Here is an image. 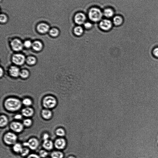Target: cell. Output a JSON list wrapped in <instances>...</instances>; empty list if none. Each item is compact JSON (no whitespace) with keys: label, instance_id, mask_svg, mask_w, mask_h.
Returning <instances> with one entry per match:
<instances>
[{"label":"cell","instance_id":"obj_1","mask_svg":"<svg viewBox=\"0 0 158 158\" xmlns=\"http://www.w3.org/2000/svg\"><path fill=\"white\" fill-rule=\"evenodd\" d=\"M22 104V102L19 99L12 98L7 99L4 103L5 109L12 112L18 111L21 107Z\"/></svg>","mask_w":158,"mask_h":158},{"label":"cell","instance_id":"obj_2","mask_svg":"<svg viewBox=\"0 0 158 158\" xmlns=\"http://www.w3.org/2000/svg\"><path fill=\"white\" fill-rule=\"evenodd\" d=\"M103 16L102 12L98 8L93 7L89 11V18L93 22H97L99 21L101 19Z\"/></svg>","mask_w":158,"mask_h":158},{"label":"cell","instance_id":"obj_3","mask_svg":"<svg viewBox=\"0 0 158 158\" xmlns=\"http://www.w3.org/2000/svg\"><path fill=\"white\" fill-rule=\"evenodd\" d=\"M43 105L46 109H51L55 107L57 101L56 99L51 96L45 97L43 101Z\"/></svg>","mask_w":158,"mask_h":158},{"label":"cell","instance_id":"obj_4","mask_svg":"<svg viewBox=\"0 0 158 158\" xmlns=\"http://www.w3.org/2000/svg\"><path fill=\"white\" fill-rule=\"evenodd\" d=\"M17 139V136L11 132L7 133L3 136L4 142L8 145H14L16 143Z\"/></svg>","mask_w":158,"mask_h":158},{"label":"cell","instance_id":"obj_5","mask_svg":"<svg viewBox=\"0 0 158 158\" xmlns=\"http://www.w3.org/2000/svg\"><path fill=\"white\" fill-rule=\"evenodd\" d=\"M39 144L38 140L34 138L29 139L27 142H25L23 144L24 146L27 147L32 150L36 149L38 147Z\"/></svg>","mask_w":158,"mask_h":158},{"label":"cell","instance_id":"obj_6","mask_svg":"<svg viewBox=\"0 0 158 158\" xmlns=\"http://www.w3.org/2000/svg\"><path fill=\"white\" fill-rule=\"evenodd\" d=\"M113 24L109 20H103L101 21L99 24V26L102 30L105 31H108L111 30Z\"/></svg>","mask_w":158,"mask_h":158},{"label":"cell","instance_id":"obj_7","mask_svg":"<svg viewBox=\"0 0 158 158\" xmlns=\"http://www.w3.org/2000/svg\"><path fill=\"white\" fill-rule=\"evenodd\" d=\"M11 46L14 51H19L22 49L24 44L21 41L18 39H15L12 40L11 43Z\"/></svg>","mask_w":158,"mask_h":158},{"label":"cell","instance_id":"obj_8","mask_svg":"<svg viewBox=\"0 0 158 158\" xmlns=\"http://www.w3.org/2000/svg\"><path fill=\"white\" fill-rule=\"evenodd\" d=\"M12 60L15 64L21 65L24 63L25 58L22 54H16L12 57Z\"/></svg>","mask_w":158,"mask_h":158},{"label":"cell","instance_id":"obj_9","mask_svg":"<svg viewBox=\"0 0 158 158\" xmlns=\"http://www.w3.org/2000/svg\"><path fill=\"white\" fill-rule=\"evenodd\" d=\"M11 130L16 132H20L22 131L24 129V125L18 122H14L10 124Z\"/></svg>","mask_w":158,"mask_h":158},{"label":"cell","instance_id":"obj_10","mask_svg":"<svg viewBox=\"0 0 158 158\" xmlns=\"http://www.w3.org/2000/svg\"><path fill=\"white\" fill-rule=\"evenodd\" d=\"M86 20V15L81 12L77 14L74 16L75 22L78 25H81L85 23Z\"/></svg>","mask_w":158,"mask_h":158},{"label":"cell","instance_id":"obj_11","mask_svg":"<svg viewBox=\"0 0 158 158\" xmlns=\"http://www.w3.org/2000/svg\"><path fill=\"white\" fill-rule=\"evenodd\" d=\"M37 30L41 34H45L49 31V27L47 23H41L37 25Z\"/></svg>","mask_w":158,"mask_h":158},{"label":"cell","instance_id":"obj_12","mask_svg":"<svg viewBox=\"0 0 158 158\" xmlns=\"http://www.w3.org/2000/svg\"><path fill=\"white\" fill-rule=\"evenodd\" d=\"M66 142L65 140L62 138L57 139L55 142V148L58 149H63L66 147Z\"/></svg>","mask_w":158,"mask_h":158},{"label":"cell","instance_id":"obj_13","mask_svg":"<svg viewBox=\"0 0 158 158\" xmlns=\"http://www.w3.org/2000/svg\"><path fill=\"white\" fill-rule=\"evenodd\" d=\"M22 115L26 117H30L34 113V111L32 108L29 107L24 108L22 111Z\"/></svg>","mask_w":158,"mask_h":158},{"label":"cell","instance_id":"obj_14","mask_svg":"<svg viewBox=\"0 0 158 158\" xmlns=\"http://www.w3.org/2000/svg\"><path fill=\"white\" fill-rule=\"evenodd\" d=\"M9 72L11 75L14 77L20 76V71L19 69L16 66H12L10 67Z\"/></svg>","mask_w":158,"mask_h":158},{"label":"cell","instance_id":"obj_15","mask_svg":"<svg viewBox=\"0 0 158 158\" xmlns=\"http://www.w3.org/2000/svg\"><path fill=\"white\" fill-rule=\"evenodd\" d=\"M41 115L44 119L48 120L51 118L52 114L51 111L47 109H43L42 111Z\"/></svg>","mask_w":158,"mask_h":158},{"label":"cell","instance_id":"obj_16","mask_svg":"<svg viewBox=\"0 0 158 158\" xmlns=\"http://www.w3.org/2000/svg\"><path fill=\"white\" fill-rule=\"evenodd\" d=\"M43 148L47 150H51L53 148V143L52 141L49 140H44L43 143Z\"/></svg>","mask_w":158,"mask_h":158},{"label":"cell","instance_id":"obj_17","mask_svg":"<svg viewBox=\"0 0 158 158\" xmlns=\"http://www.w3.org/2000/svg\"><path fill=\"white\" fill-rule=\"evenodd\" d=\"M32 47L36 51H40L43 48V45L39 41H35L32 44Z\"/></svg>","mask_w":158,"mask_h":158},{"label":"cell","instance_id":"obj_18","mask_svg":"<svg viewBox=\"0 0 158 158\" xmlns=\"http://www.w3.org/2000/svg\"><path fill=\"white\" fill-rule=\"evenodd\" d=\"M103 14L106 18H111L113 16L114 12L111 8H107L104 10Z\"/></svg>","mask_w":158,"mask_h":158},{"label":"cell","instance_id":"obj_19","mask_svg":"<svg viewBox=\"0 0 158 158\" xmlns=\"http://www.w3.org/2000/svg\"><path fill=\"white\" fill-rule=\"evenodd\" d=\"M123 22V18L120 16H116L114 18L113 22L114 24L116 26L121 25Z\"/></svg>","mask_w":158,"mask_h":158},{"label":"cell","instance_id":"obj_20","mask_svg":"<svg viewBox=\"0 0 158 158\" xmlns=\"http://www.w3.org/2000/svg\"><path fill=\"white\" fill-rule=\"evenodd\" d=\"M0 126L4 127L6 126L8 123V120L5 115H2L0 117Z\"/></svg>","mask_w":158,"mask_h":158},{"label":"cell","instance_id":"obj_21","mask_svg":"<svg viewBox=\"0 0 158 158\" xmlns=\"http://www.w3.org/2000/svg\"><path fill=\"white\" fill-rule=\"evenodd\" d=\"M84 32V29L80 26H76L74 29V34L78 36H80L82 35Z\"/></svg>","mask_w":158,"mask_h":158},{"label":"cell","instance_id":"obj_22","mask_svg":"<svg viewBox=\"0 0 158 158\" xmlns=\"http://www.w3.org/2000/svg\"><path fill=\"white\" fill-rule=\"evenodd\" d=\"M64 156L63 153L59 151H55L51 154L52 158H63Z\"/></svg>","mask_w":158,"mask_h":158},{"label":"cell","instance_id":"obj_23","mask_svg":"<svg viewBox=\"0 0 158 158\" xmlns=\"http://www.w3.org/2000/svg\"><path fill=\"white\" fill-rule=\"evenodd\" d=\"M36 58L32 56L28 57L26 59V61L28 64L30 65L35 64L36 62Z\"/></svg>","mask_w":158,"mask_h":158},{"label":"cell","instance_id":"obj_24","mask_svg":"<svg viewBox=\"0 0 158 158\" xmlns=\"http://www.w3.org/2000/svg\"><path fill=\"white\" fill-rule=\"evenodd\" d=\"M49 34L52 36L56 37L59 34V32L57 28H53L49 30Z\"/></svg>","mask_w":158,"mask_h":158},{"label":"cell","instance_id":"obj_25","mask_svg":"<svg viewBox=\"0 0 158 158\" xmlns=\"http://www.w3.org/2000/svg\"><path fill=\"white\" fill-rule=\"evenodd\" d=\"M22 148V145L18 143H16L15 144L13 147L14 151L16 153H20Z\"/></svg>","mask_w":158,"mask_h":158},{"label":"cell","instance_id":"obj_26","mask_svg":"<svg viewBox=\"0 0 158 158\" xmlns=\"http://www.w3.org/2000/svg\"><path fill=\"white\" fill-rule=\"evenodd\" d=\"M56 134L58 136L63 137L65 135V132L63 129L60 128L56 130Z\"/></svg>","mask_w":158,"mask_h":158},{"label":"cell","instance_id":"obj_27","mask_svg":"<svg viewBox=\"0 0 158 158\" xmlns=\"http://www.w3.org/2000/svg\"><path fill=\"white\" fill-rule=\"evenodd\" d=\"M22 103L25 106L28 107L32 105V102L31 99L27 98L23 99L22 101Z\"/></svg>","mask_w":158,"mask_h":158},{"label":"cell","instance_id":"obj_28","mask_svg":"<svg viewBox=\"0 0 158 158\" xmlns=\"http://www.w3.org/2000/svg\"><path fill=\"white\" fill-rule=\"evenodd\" d=\"M20 76L22 78H27L29 76V72L26 70H23L20 72Z\"/></svg>","mask_w":158,"mask_h":158},{"label":"cell","instance_id":"obj_29","mask_svg":"<svg viewBox=\"0 0 158 158\" xmlns=\"http://www.w3.org/2000/svg\"><path fill=\"white\" fill-rule=\"evenodd\" d=\"M32 124V120L29 119L24 120L23 122L24 126L26 127H29L31 126Z\"/></svg>","mask_w":158,"mask_h":158},{"label":"cell","instance_id":"obj_30","mask_svg":"<svg viewBox=\"0 0 158 158\" xmlns=\"http://www.w3.org/2000/svg\"><path fill=\"white\" fill-rule=\"evenodd\" d=\"M30 152L29 149L27 148H23L22 150L20 152L21 155L22 156L27 155Z\"/></svg>","mask_w":158,"mask_h":158},{"label":"cell","instance_id":"obj_31","mask_svg":"<svg viewBox=\"0 0 158 158\" xmlns=\"http://www.w3.org/2000/svg\"><path fill=\"white\" fill-rule=\"evenodd\" d=\"M8 18L7 16L5 14H1L0 16V21L1 23H5L7 22Z\"/></svg>","mask_w":158,"mask_h":158},{"label":"cell","instance_id":"obj_32","mask_svg":"<svg viewBox=\"0 0 158 158\" xmlns=\"http://www.w3.org/2000/svg\"><path fill=\"white\" fill-rule=\"evenodd\" d=\"M39 154L40 156L43 158L46 157L48 155V153L44 150L40 151H39Z\"/></svg>","mask_w":158,"mask_h":158},{"label":"cell","instance_id":"obj_33","mask_svg":"<svg viewBox=\"0 0 158 158\" xmlns=\"http://www.w3.org/2000/svg\"><path fill=\"white\" fill-rule=\"evenodd\" d=\"M32 43L30 41L27 40L25 41L24 43V46L27 48H29L32 47Z\"/></svg>","mask_w":158,"mask_h":158},{"label":"cell","instance_id":"obj_34","mask_svg":"<svg viewBox=\"0 0 158 158\" xmlns=\"http://www.w3.org/2000/svg\"><path fill=\"white\" fill-rule=\"evenodd\" d=\"M152 54L154 57L158 59V47L153 49L152 51Z\"/></svg>","mask_w":158,"mask_h":158},{"label":"cell","instance_id":"obj_35","mask_svg":"<svg viewBox=\"0 0 158 158\" xmlns=\"http://www.w3.org/2000/svg\"><path fill=\"white\" fill-rule=\"evenodd\" d=\"M84 26L86 29H90L92 28L93 24L89 22H87L84 23Z\"/></svg>","mask_w":158,"mask_h":158},{"label":"cell","instance_id":"obj_36","mask_svg":"<svg viewBox=\"0 0 158 158\" xmlns=\"http://www.w3.org/2000/svg\"><path fill=\"white\" fill-rule=\"evenodd\" d=\"M27 158H40L39 157L34 154H32L29 155Z\"/></svg>","mask_w":158,"mask_h":158},{"label":"cell","instance_id":"obj_37","mask_svg":"<svg viewBox=\"0 0 158 158\" xmlns=\"http://www.w3.org/2000/svg\"><path fill=\"white\" fill-rule=\"evenodd\" d=\"M49 135L47 134H44L43 136V140H49Z\"/></svg>","mask_w":158,"mask_h":158},{"label":"cell","instance_id":"obj_38","mask_svg":"<svg viewBox=\"0 0 158 158\" xmlns=\"http://www.w3.org/2000/svg\"><path fill=\"white\" fill-rule=\"evenodd\" d=\"M14 118L16 120H20L22 118V116L20 114H17L15 115Z\"/></svg>","mask_w":158,"mask_h":158},{"label":"cell","instance_id":"obj_39","mask_svg":"<svg viewBox=\"0 0 158 158\" xmlns=\"http://www.w3.org/2000/svg\"><path fill=\"white\" fill-rule=\"evenodd\" d=\"M68 158H76L73 156H70L68 157Z\"/></svg>","mask_w":158,"mask_h":158},{"label":"cell","instance_id":"obj_40","mask_svg":"<svg viewBox=\"0 0 158 158\" xmlns=\"http://www.w3.org/2000/svg\"><path fill=\"white\" fill-rule=\"evenodd\" d=\"M1 76L2 75V73H3V72H2V71H3V70H2L1 69Z\"/></svg>","mask_w":158,"mask_h":158}]
</instances>
